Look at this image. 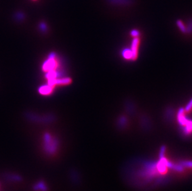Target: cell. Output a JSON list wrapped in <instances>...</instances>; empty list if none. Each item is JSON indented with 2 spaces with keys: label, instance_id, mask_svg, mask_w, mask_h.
<instances>
[{
  "label": "cell",
  "instance_id": "cell-15",
  "mask_svg": "<svg viewBox=\"0 0 192 191\" xmlns=\"http://www.w3.org/2000/svg\"><path fill=\"white\" fill-rule=\"evenodd\" d=\"M40 27H41V29L42 31H45L47 29V26L44 23H41L40 24Z\"/></svg>",
  "mask_w": 192,
  "mask_h": 191
},
{
  "label": "cell",
  "instance_id": "cell-13",
  "mask_svg": "<svg viewBox=\"0 0 192 191\" xmlns=\"http://www.w3.org/2000/svg\"><path fill=\"white\" fill-rule=\"evenodd\" d=\"M185 111L188 112H190V111L192 110V98L191 99V100L189 102V103L186 104V105L185 106Z\"/></svg>",
  "mask_w": 192,
  "mask_h": 191
},
{
  "label": "cell",
  "instance_id": "cell-8",
  "mask_svg": "<svg viewBox=\"0 0 192 191\" xmlns=\"http://www.w3.org/2000/svg\"><path fill=\"white\" fill-rule=\"evenodd\" d=\"M53 90H54V88L47 84V85L41 86L39 89V92L42 95L47 96L52 94L53 92Z\"/></svg>",
  "mask_w": 192,
  "mask_h": 191
},
{
  "label": "cell",
  "instance_id": "cell-5",
  "mask_svg": "<svg viewBox=\"0 0 192 191\" xmlns=\"http://www.w3.org/2000/svg\"><path fill=\"white\" fill-rule=\"evenodd\" d=\"M5 177L6 180L14 182H19L23 181L22 176L14 173H6L5 175Z\"/></svg>",
  "mask_w": 192,
  "mask_h": 191
},
{
  "label": "cell",
  "instance_id": "cell-1",
  "mask_svg": "<svg viewBox=\"0 0 192 191\" xmlns=\"http://www.w3.org/2000/svg\"><path fill=\"white\" fill-rule=\"evenodd\" d=\"M43 149L45 153L52 156L57 152L59 147L58 140L49 133H45L43 137Z\"/></svg>",
  "mask_w": 192,
  "mask_h": 191
},
{
  "label": "cell",
  "instance_id": "cell-12",
  "mask_svg": "<svg viewBox=\"0 0 192 191\" xmlns=\"http://www.w3.org/2000/svg\"><path fill=\"white\" fill-rule=\"evenodd\" d=\"M130 34L134 38L139 37L140 36V32L138 30H137V29H133V30H131V31L130 32Z\"/></svg>",
  "mask_w": 192,
  "mask_h": 191
},
{
  "label": "cell",
  "instance_id": "cell-3",
  "mask_svg": "<svg viewBox=\"0 0 192 191\" xmlns=\"http://www.w3.org/2000/svg\"><path fill=\"white\" fill-rule=\"evenodd\" d=\"M139 37H134L131 43V50L133 53V60H136L138 57V47L139 44Z\"/></svg>",
  "mask_w": 192,
  "mask_h": 191
},
{
  "label": "cell",
  "instance_id": "cell-9",
  "mask_svg": "<svg viewBox=\"0 0 192 191\" xmlns=\"http://www.w3.org/2000/svg\"><path fill=\"white\" fill-rule=\"evenodd\" d=\"M122 57L127 60H133V53L131 49H125L122 51Z\"/></svg>",
  "mask_w": 192,
  "mask_h": 191
},
{
  "label": "cell",
  "instance_id": "cell-2",
  "mask_svg": "<svg viewBox=\"0 0 192 191\" xmlns=\"http://www.w3.org/2000/svg\"><path fill=\"white\" fill-rule=\"evenodd\" d=\"M56 57L57 55L55 53H52L49 55L48 59L45 61L43 65H42L43 71L49 72L57 70L59 64Z\"/></svg>",
  "mask_w": 192,
  "mask_h": 191
},
{
  "label": "cell",
  "instance_id": "cell-11",
  "mask_svg": "<svg viewBox=\"0 0 192 191\" xmlns=\"http://www.w3.org/2000/svg\"><path fill=\"white\" fill-rule=\"evenodd\" d=\"M177 25L182 32H183V33L186 32V27L184 23H183L181 20L177 21Z\"/></svg>",
  "mask_w": 192,
  "mask_h": 191
},
{
  "label": "cell",
  "instance_id": "cell-4",
  "mask_svg": "<svg viewBox=\"0 0 192 191\" xmlns=\"http://www.w3.org/2000/svg\"><path fill=\"white\" fill-rule=\"evenodd\" d=\"M177 120L178 124L183 127L187 124L188 121L189 120V118H187V117L185 116V109L183 108L179 109L177 114Z\"/></svg>",
  "mask_w": 192,
  "mask_h": 191
},
{
  "label": "cell",
  "instance_id": "cell-14",
  "mask_svg": "<svg viewBox=\"0 0 192 191\" xmlns=\"http://www.w3.org/2000/svg\"><path fill=\"white\" fill-rule=\"evenodd\" d=\"M24 14L23 13H22V12H18V13H17L16 14V18H17V19L18 20H22L24 19Z\"/></svg>",
  "mask_w": 192,
  "mask_h": 191
},
{
  "label": "cell",
  "instance_id": "cell-6",
  "mask_svg": "<svg viewBox=\"0 0 192 191\" xmlns=\"http://www.w3.org/2000/svg\"><path fill=\"white\" fill-rule=\"evenodd\" d=\"M33 190L34 191H48L47 185L43 181H39L33 186Z\"/></svg>",
  "mask_w": 192,
  "mask_h": 191
},
{
  "label": "cell",
  "instance_id": "cell-7",
  "mask_svg": "<svg viewBox=\"0 0 192 191\" xmlns=\"http://www.w3.org/2000/svg\"><path fill=\"white\" fill-rule=\"evenodd\" d=\"M109 4L113 5L127 6L131 5L133 0H106Z\"/></svg>",
  "mask_w": 192,
  "mask_h": 191
},
{
  "label": "cell",
  "instance_id": "cell-10",
  "mask_svg": "<svg viewBox=\"0 0 192 191\" xmlns=\"http://www.w3.org/2000/svg\"><path fill=\"white\" fill-rule=\"evenodd\" d=\"M183 132L186 135H190L192 133V120H189L188 121L187 124L184 126Z\"/></svg>",
  "mask_w": 192,
  "mask_h": 191
}]
</instances>
